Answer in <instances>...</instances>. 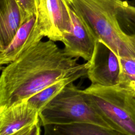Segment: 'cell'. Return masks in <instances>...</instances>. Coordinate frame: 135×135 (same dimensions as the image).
I'll return each mask as SVG.
<instances>
[{
  "label": "cell",
  "mask_w": 135,
  "mask_h": 135,
  "mask_svg": "<svg viewBox=\"0 0 135 135\" xmlns=\"http://www.w3.org/2000/svg\"><path fill=\"white\" fill-rule=\"evenodd\" d=\"M65 54L51 40L40 41L1 68L0 110L26 100L54 82L87 75L89 62Z\"/></svg>",
  "instance_id": "cell-1"
},
{
  "label": "cell",
  "mask_w": 135,
  "mask_h": 135,
  "mask_svg": "<svg viewBox=\"0 0 135 135\" xmlns=\"http://www.w3.org/2000/svg\"><path fill=\"white\" fill-rule=\"evenodd\" d=\"M118 56L135 57V2L64 0Z\"/></svg>",
  "instance_id": "cell-2"
},
{
  "label": "cell",
  "mask_w": 135,
  "mask_h": 135,
  "mask_svg": "<svg viewBox=\"0 0 135 135\" xmlns=\"http://www.w3.org/2000/svg\"><path fill=\"white\" fill-rule=\"evenodd\" d=\"M89 103L119 134L135 135V91L119 84H91L82 90Z\"/></svg>",
  "instance_id": "cell-3"
},
{
  "label": "cell",
  "mask_w": 135,
  "mask_h": 135,
  "mask_svg": "<svg viewBox=\"0 0 135 135\" xmlns=\"http://www.w3.org/2000/svg\"><path fill=\"white\" fill-rule=\"evenodd\" d=\"M40 118L42 127L46 124L84 122L113 130L89 103L82 90L77 88L73 83L67 85L43 109Z\"/></svg>",
  "instance_id": "cell-4"
},
{
  "label": "cell",
  "mask_w": 135,
  "mask_h": 135,
  "mask_svg": "<svg viewBox=\"0 0 135 135\" xmlns=\"http://www.w3.org/2000/svg\"><path fill=\"white\" fill-rule=\"evenodd\" d=\"M40 113L26 100L0 110V135H40Z\"/></svg>",
  "instance_id": "cell-5"
},
{
  "label": "cell",
  "mask_w": 135,
  "mask_h": 135,
  "mask_svg": "<svg viewBox=\"0 0 135 135\" xmlns=\"http://www.w3.org/2000/svg\"><path fill=\"white\" fill-rule=\"evenodd\" d=\"M36 24L49 40L62 42L71 27L68 5L64 0H38Z\"/></svg>",
  "instance_id": "cell-6"
},
{
  "label": "cell",
  "mask_w": 135,
  "mask_h": 135,
  "mask_svg": "<svg viewBox=\"0 0 135 135\" xmlns=\"http://www.w3.org/2000/svg\"><path fill=\"white\" fill-rule=\"evenodd\" d=\"M86 76L91 84L104 86L119 84L120 64L119 56L98 40L91 59L88 61Z\"/></svg>",
  "instance_id": "cell-7"
},
{
  "label": "cell",
  "mask_w": 135,
  "mask_h": 135,
  "mask_svg": "<svg viewBox=\"0 0 135 135\" xmlns=\"http://www.w3.org/2000/svg\"><path fill=\"white\" fill-rule=\"evenodd\" d=\"M68 6L71 27L62 41L64 45L63 49L68 55L89 61L92 58L98 38L84 20Z\"/></svg>",
  "instance_id": "cell-8"
},
{
  "label": "cell",
  "mask_w": 135,
  "mask_h": 135,
  "mask_svg": "<svg viewBox=\"0 0 135 135\" xmlns=\"http://www.w3.org/2000/svg\"><path fill=\"white\" fill-rule=\"evenodd\" d=\"M36 15H34L20 27L9 45L0 51V65H7L15 61L45 37L36 24Z\"/></svg>",
  "instance_id": "cell-9"
},
{
  "label": "cell",
  "mask_w": 135,
  "mask_h": 135,
  "mask_svg": "<svg viewBox=\"0 0 135 135\" xmlns=\"http://www.w3.org/2000/svg\"><path fill=\"white\" fill-rule=\"evenodd\" d=\"M27 20L17 0H0V51L9 45Z\"/></svg>",
  "instance_id": "cell-10"
},
{
  "label": "cell",
  "mask_w": 135,
  "mask_h": 135,
  "mask_svg": "<svg viewBox=\"0 0 135 135\" xmlns=\"http://www.w3.org/2000/svg\"><path fill=\"white\" fill-rule=\"evenodd\" d=\"M43 127L45 135H119L113 130L84 122L46 124Z\"/></svg>",
  "instance_id": "cell-11"
},
{
  "label": "cell",
  "mask_w": 135,
  "mask_h": 135,
  "mask_svg": "<svg viewBox=\"0 0 135 135\" xmlns=\"http://www.w3.org/2000/svg\"><path fill=\"white\" fill-rule=\"evenodd\" d=\"M76 80H77L76 79L71 78L56 81L32 95L26 100L40 113L43 109L67 85L73 83Z\"/></svg>",
  "instance_id": "cell-12"
},
{
  "label": "cell",
  "mask_w": 135,
  "mask_h": 135,
  "mask_svg": "<svg viewBox=\"0 0 135 135\" xmlns=\"http://www.w3.org/2000/svg\"><path fill=\"white\" fill-rule=\"evenodd\" d=\"M120 75L119 84L135 91V57H120Z\"/></svg>",
  "instance_id": "cell-13"
},
{
  "label": "cell",
  "mask_w": 135,
  "mask_h": 135,
  "mask_svg": "<svg viewBox=\"0 0 135 135\" xmlns=\"http://www.w3.org/2000/svg\"><path fill=\"white\" fill-rule=\"evenodd\" d=\"M27 20L37 14L38 0H17Z\"/></svg>",
  "instance_id": "cell-14"
}]
</instances>
